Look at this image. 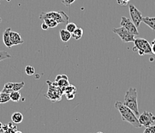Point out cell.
Listing matches in <instances>:
<instances>
[{"label": "cell", "mask_w": 155, "mask_h": 133, "mask_svg": "<svg viewBox=\"0 0 155 133\" xmlns=\"http://www.w3.org/2000/svg\"><path fill=\"white\" fill-rule=\"evenodd\" d=\"M115 108H117L118 112H120V116L124 122H128L130 125H133L134 128H141L142 125L139 122L138 118L136 116L135 114L130 108H127L124 103L121 102L117 101L114 105Z\"/></svg>", "instance_id": "obj_1"}, {"label": "cell", "mask_w": 155, "mask_h": 133, "mask_svg": "<svg viewBox=\"0 0 155 133\" xmlns=\"http://www.w3.org/2000/svg\"><path fill=\"white\" fill-rule=\"evenodd\" d=\"M124 105L129 108L130 110L134 112L136 116L138 118L140 116L138 109V105H137V89L134 88H130L126 92L124 95Z\"/></svg>", "instance_id": "obj_2"}, {"label": "cell", "mask_w": 155, "mask_h": 133, "mask_svg": "<svg viewBox=\"0 0 155 133\" xmlns=\"http://www.w3.org/2000/svg\"><path fill=\"white\" fill-rule=\"evenodd\" d=\"M39 19L42 20L45 19H51L54 21H56L58 24L59 23H66L67 24L69 22V17L63 11L42 12L39 15Z\"/></svg>", "instance_id": "obj_3"}, {"label": "cell", "mask_w": 155, "mask_h": 133, "mask_svg": "<svg viewBox=\"0 0 155 133\" xmlns=\"http://www.w3.org/2000/svg\"><path fill=\"white\" fill-rule=\"evenodd\" d=\"M134 47L133 48V51L137 52L140 56L152 54L151 45L147 40L142 38H137L134 40Z\"/></svg>", "instance_id": "obj_4"}, {"label": "cell", "mask_w": 155, "mask_h": 133, "mask_svg": "<svg viewBox=\"0 0 155 133\" xmlns=\"http://www.w3.org/2000/svg\"><path fill=\"white\" fill-rule=\"evenodd\" d=\"M113 32L117 34L124 43H131V42H134L135 40L134 35L130 33L128 30L122 26H120V28L114 29Z\"/></svg>", "instance_id": "obj_5"}, {"label": "cell", "mask_w": 155, "mask_h": 133, "mask_svg": "<svg viewBox=\"0 0 155 133\" xmlns=\"http://www.w3.org/2000/svg\"><path fill=\"white\" fill-rule=\"evenodd\" d=\"M128 9L130 19H131V21L134 22L135 26L137 28L140 25V22L143 21V17L142 15V13L133 4H130L128 5Z\"/></svg>", "instance_id": "obj_6"}, {"label": "cell", "mask_w": 155, "mask_h": 133, "mask_svg": "<svg viewBox=\"0 0 155 133\" xmlns=\"http://www.w3.org/2000/svg\"><path fill=\"white\" fill-rule=\"evenodd\" d=\"M138 120L142 126H144L145 128H147V127L153 125V122H155V115L152 112L144 111L138 117Z\"/></svg>", "instance_id": "obj_7"}, {"label": "cell", "mask_w": 155, "mask_h": 133, "mask_svg": "<svg viewBox=\"0 0 155 133\" xmlns=\"http://www.w3.org/2000/svg\"><path fill=\"white\" fill-rule=\"evenodd\" d=\"M120 26L125 28L126 29L128 30L130 33H132L134 36H139V32L137 30V28L135 26V25L131 21L130 19L122 16L121 17V21L120 22Z\"/></svg>", "instance_id": "obj_8"}, {"label": "cell", "mask_w": 155, "mask_h": 133, "mask_svg": "<svg viewBox=\"0 0 155 133\" xmlns=\"http://www.w3.org/2000/svg\"><path fill=\"white\" fill-rule=\"evenodd\" d=\"M25 86V82H7L5 84L2 92L10 94L12 92H19Z\"/></svg>", "instance_id": "obj_9"}, {"label": "cell", "mask_w": 155, "mask_h": 133, "mask_svg": "<svg viewBox=\"0 0 155 133\" xmlns=\"http://www.w3.org/2000/svg\"><path fill=\"white\" fill-rule=\"evenodd\" d=\"M10 39H11V42H12L13 46H17V45L23 44L24 43V40L21 38V35L19 33L16 32L11 31Z\"/></svg>", "instance_id": "obj_10"}, {"label": "cell", "mask_w": 155, "mask_h": 133, "mask_svg": "<svg viewBox=\"0 0 155 133\" xmlns=\"http://www.w3.org/2000/svg\"><path fill=\"white\" fill-rule=\"evenodd\" d=\"M11 28H7L4 31L3 36H2V39H3V43L5 45V46L8 48H11L13 46L12 42H11V39H10V33H11Z\"/></svg>", "instance_id": "obj_11"}, {"label": "cell", "mask_w": 155, "mask_h": 133, "mask_svg": "<svg viewBox=\"0 0 155 133\" xmlns=\"http://www.w3.org/2000/svg\"><path fill=\"white\" fill-rule=\"evenodd\" d=\"M55 82L58 83V86L60 87L64 88L66 86H69V82H68V79L67 76L65 75H59L57 76L56 79H55Z\"/></svg>", "instance_id": "obj_12"}, {"label": "cell", "mask_w": 155, "mask_h": 133, "mask_svg": "<svg viewBox=\"0 0 155 133\" xmlns=\"http://www.w3.org/2000/svg\"><path fill=\"white\" fill-rule=\"evenodd\" d=\"M59 36L61 41L64 42V43H67L71 39V33H70L66 29H61L59 32Z\"/></svg>", "instance_id": "obj_13"}, {"label": "cell", "mask_w": 155, "mask_h": 133, "mask_svg": "<svg viewBox=\"0 0 155 133\" xmlns=\"http://www.w3.org/2000/svg\"><path fill=\"white\" fill-rule=\"evenodd\" d=\"M142 22L145 23L153 31H155V17H143Z\"/></svg>", "instance_id": "obj_14"}, {"label": "cell", "mask_w": 155, "mask_h": 133, "mask_svg": "<svg viewBox=\"0 0 155 133\" xmlns=\"http://www.w3.org/2000/svg\"><path fill=\"white\" fill-rule=\"evenodd\" d=\"M11 118H12V121L13 123H21V122L23 121V115L19 112H15L12 114Z\"/></svg>", "instance_id": "obj_15"}, {"label": "cell", "mask_w": 155, "mask_h": 133, "mask_svg": "<svg viewBox=\"0 0 155 133\" xmlns=\"http://www.w3.org/2000/svg\"><path fill=\"white\" fill-rule=\"evenodd\" d=\"M83 34H84V30L80 28V27H77V29L74 30V32L71 33V37L76 40H79L83 36Z\"/></svg>", "instance_id": "obj_16"}, {"label": "cell", "mask_w": 155, "mask_h": 133, "mask_svg": "<svg viewBox=\"0 0 155 133\" xmlns=\"http://www.w3.org/2000/svg\"><path fill=\"white\" fill-rule=\"evenodd\" d=\"M10 100H12V102H19L21 99V94L19 92H12L9 94Z\"/></svg>", "instance_id": "obj_17"}, {"label": "cell", "mask_w": 155, "mask_h": 133, "mask_svg": "<svg viewBox=\"0 0 155 133\" xmlns=\"http://www.w3.org/2000/svg\"><path fill=\"white\" fill-rule=\"evenodd\" d=\"M43 21L48 26V28H54V27H56L58 25V23L56 21H54L51 19H45Z\"/></svg>", "instance_id": "obj_18"}, {"label": "cell", "mask_w": 155, "mask_h": 133, "mask_svg": "<svg viewBox=\"0 0 155 133\" xmlns=\"http://www.w3.org/2000/svg\"><path fill=\"white\" fill-rule=\"evenodd\" d=\"M9 100H10L9 94L5 93V92H2V94H1V95H0V104L6 103V102H8Z\"/></svg>", "instance_id": "obj_19"}, {"label": "cell", "mask_w": 155, "mask_h": 133, "mask_svg": "<svg viewBox=\"0 0 155 133\" xmlns=\"http://www.w3.org/2000/svg\"><path fill=\"white\" fill-rule=\"evenodd\" d=\"M76 29H77V26H76L74 22H68L66 24L65 29L67 30V31L69 32L70 33L74 32V31Z\"/></svg>", "instance_id": "obj_20"}, {"label": "cell", "mask_w": 155, "mask_h": 133, "mask_svg": "<svg viewBox=\"0 0 155 133\" xmlns=\"http://www.w3.org/2000/svg\"><path fill=\"white\" fill-rule=\"evenodd\" d=\"M11 57H12V56L9 53H7L6 51H0V62L5 60V59H9Z\"/></svg>", "instance_id": "obj_21"}, {"label": "cell", "mask_w": 155, "mask_h": 133, "mask_svg": "<svg viewBox=\"0 0 155 133\" xmlns=\"http://www.w3.org/2000/svg\"><path fill=\"white\" fill-rule=\"evenodd\" d=\"M25 73H26L28 76H32V75L35 74V69L34 67L31 66H27L25 67Z\"/></svg>", "instance_id": "obj_22"}, {"label": "cell", "mask_w": 155, "mask_h": 133, "mask_svg": "<svg viewBox=\"0 0 155 133\" xmlns=\"http://www.w3.org/2000/svg\"><path fill=\"white\" fill-rule=\"evenodd\" d=\"M143 133H155V125H152L150 126L145 128Z\"/></svg>", "instance_id": "obj_23"}, {"label": "cell", "mask_w": 155, "mask_h": 133, "mask_svg": "<svg viewBox=\"0 0 155 133\" xmlns=\"http://www.w3.org/2000/svg\"><path fill=\"white\" fill-rule=\"evenodd\" d=\"M74 1H75V0H61V2H62L65 6L69 7Z\"/></svg>", "instance_id": "obj_24"}, {"label": "cell", "mask_w": 155, "mask_h": 133, "mask_svg": "<svg viewBox=\"0 0 155 133\" xmlns=\"http://www.w3.org/2000/svg\"><path fill=\"white\" fill-rule=\"evenodd\" d=\"M41 29H42V30H45H45L48 29V26L46 25V24H45V22H43V23L41 25Z\"/></svg>", "instance_id": "obj_25"}, {"label": "cell", "mask_w": 155, "mask_h": 133, "mask_svg": "<svg viewBox=\"0 0 155 133\" xmlns=\"http://www.w3.org/2000/svg\"><path fill=\"white\" fill-rule=\"evenodd\" d=\"M66 97H67L68 100H71L74 97V94H68V95H66Z\"/></svg>", "instance_id": "obj_26"}, {"label": "cell", "mask_w": 155, "mask_h": 133, "mask_svg": "<svg viewBox=\"0 0 155 133\" xmlns=\"http://www.w3.org/2000/svg\"><path fill=\"white\" fill-rule=\"evenodd\" d=\"M151 52L152 54L155 56V43H151Z\"/></svg>", "instance_id": "obj_27"}, {"label": "cell", "mask_w": 155, "mask_h": 133, "mask_svg": "<svg viewBox=\"0 0 155 133\" xmlns=\"http://www.w3.org/2000/svg\"><path fill=\"white\" fill-rule=\"evenodd\" d=\"M2 131H3V125L0 122V132H2Z\"/></svg>", "instance_id": "obj_28"}, {"label": "cell", "mask_w": 155, "mask_h": 133, "mask_svg": "<svg viewBox=\"0 0 155 133\" xmlns=\"http://www.w3.org/2000/svg\"><path fill=\"white\" fill-rule=\"evenodd\" d=\"M124 2H126V3H128V2L130 1V0H123Z\"/></svg>", "instance_id": "obj_29"}, {"label": "cell", "mask_w": 155, "mask_h": 133, "mask_svg": "<svg viewBox=\"0 0 155 133\" xmlns=\"http://www.w3.org/2000/svg\"><path fill=\"white\" fill-rule=\"evenodd\" d=\"M14 133H22V132H21V131H17V130H16V131H15Z\"/></svg>", "instance_id": "obj_30"}, {"label": "cell", "mask_w": 155, "mask_h": 133, "mask_svg": "<svg viewBox=\"0 0 155 133\" xmlns=\"http://www.w3.org/2000/svg\"><path fill=\"white\" fill-rule=\"evenodd\" d=\"M2 22V18L0 17V22Z\"/></svg>", "instance_id": "obj_31"}, {"label": "cell", "mask_w": 155, "mask_h": 133, "mask_svg": "<svg viewBox=\"0 0 155 133\" xmlns=\"http://www.w3.org/2000/svg\"><path fill=\"white\" fill-rule=\"evenodd\" d=\"M97 133H104V132H102V131H98V132H97Z\"/></svg>", "instance_id": "obj_32"}, {"label": "cell", "mask_w": 155, "mask_h": 133, "mask_svg": "<svg viewBox=\"0 0 155 133\" xmlns=\"http://www.w3.org/2000/svg\"><path fill=\"white\" fill-rule=\"evenodd\" d=\"M152 43H155V39L153 40V42H152Z\"/></svg>", "instance_id": "obj_33"}, {"label": "cell", "mask_w": 155, "mask_h": 133, "mask_svg": "<svg viewBox=\"0 0 155 133\" xmlns=\"http://www.w3.org/2000/svg\"><path fill=\"white\" fill-rule=\"evenodd\" d=\"M6 1H8V2H9V1H11V0H6Z\"/></svg>", "instance_id": "obj_34"}, {"label": "cell", "mask_w": 155, "mask_h": 133, "mask_svg": "<svg viewBox=\"0 0 155 133\" xmlns=\"http://www.w3.org/2000/svg\"><path fill=\"white\" fill-rule=\"evenodd\" d=\"M1 94H2V92H0V95H1Z\"/></svg>", "instance_id": "obj_35"}]
</instances>
